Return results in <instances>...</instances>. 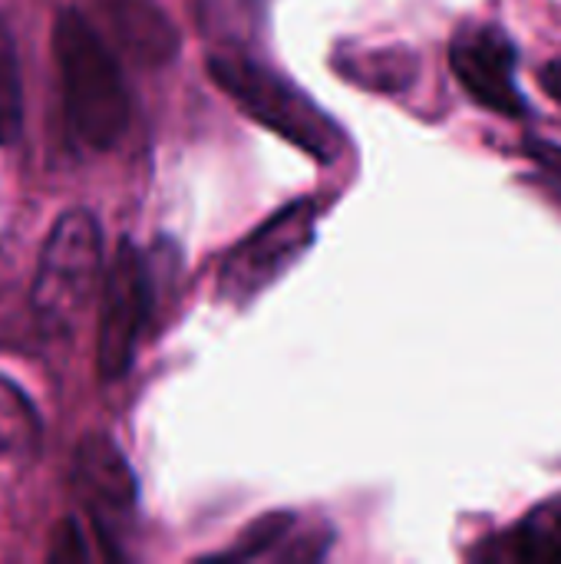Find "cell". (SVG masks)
I'll return each instance as SVG.
<instances>
[{"label":"cell","mask_w":561,"mask_h":564,"mask_svg":"<svg viewBox=\"0 0 561 564\" xmlns=\"http://www.w3.org/2000/svg\"><path fill=\"white\" fill-rule=\"evenodd\" d=\"M53 56L73 142L93 152L112 149L122 139L132 112L129 89L112 50L79 10L66 7L53 23Z\"/></svg>","instance_id":"obj_1"},{"label":"cell","mask_w":561,"mask_h":564,"mask_svg":"<svg viewBox=\"0 0 561 564\" xmlns=\"http://www.w3.org/2000/svg\"><path fill=\"white\" fill-rule=\"evenodd\" d=\"M208 76L241 112H248L284 142L298 145L311 159L334 162L341 155V126L304 89H298L245 50H215L208 56Z\"/></svg>","instance_id":"obj_2"},{"label":"cell","mask_w":561,"mask_h":564,"mask_svg":"<svg viewBox=\"0 0 561 564\" xmlns=\"http://www.w3.org/2000/svg\"><path fill=\"white\" fill-rule=\"evenodd\" d=\"M103 281V235L99 221L73 208L50 228L36 278L30 288V307L46 334H69L86 314L96 284Z\"/></svg>","instance_id":"obj_3"},{"label":"cell","mask_w":561,"mask_h":564,"mask_svg":"<svg viewBox=\"0 0 561 564\" xmlns=\"http://www.w3.org/2000/svg\"><path fill=\"white\" fill-rule=\"evenodd\" d=\"M314 231L317 202L301 198L284 205L278 215H271L225 254L218 271V294L231 304H248L308 251Z\"/></svg>","instance_id":"obj_4"},{"label":"cell","mask_w":561,"mask_h":564,"mask_svg":"<svg viewBox=\"0 0 561 564\" xmlns=\"http://www.w3.org/2000/svg\"><path fill=\"white\" fill-rule=\"evenodd\" d=\"M152 291H149V268L142 251L122 238L109 271L103 274V297H99V330H96V364L103 380H119L132 360L149 321Z\"/></svg>","instance_id":"obj_5"},{"label":"cell","mask_w":561,"mask_h":564,"mask_svg":"<svg viewBox=\"0 0 561 564\" xmlns=\"http://www.w3.org/2000/svg\"><path fill=\"white\" fill-rule=\"evenodd\" d=\"M450 66H453V76L460 79V86L483 109L499 112L506 119L526 116L529 102L516 79L519 50L503 26L473 23V26L460 30L450 43Z\"/></svg>","instance_id":"obj_6"},{"label":"cell","mask_w":561,"mask_h":564,"mask_svg":"<svg viewBox=\"0 0 561 564\" xmlns=\"http://www.w3.org/2000/svg\"><path fill=\"white\" fill-rule=\"evenodd\" d=\"M73 479L96 516H126L136 506V476L122 449L103 433H93L76 446Z\"/></svg>","instance_id":"obj_7"},{"label":"cell","mask_w":561,"mask_h":564,"mask_svg":"<svg viewBox=\"0 0 561 564\" xmlns=\"http://www.w3.org/2000/svg\"><path fill=\"white\" fill-rule=\"evenodd\" d=\"M109 30L119 50L142 63V66H159L169 63L179 50V30L172 20L149 0H112L109 10Z\"/></svg>","instance_id":"obj_8"},{"label":"cell","mask_w":561,"mask_h":564,"mask_svg":"<svg viewBox=\"0 0 561 564\" xmlns=\"http://www.w3.org/2000/svg\"><path fill=\"white\" fill-rule=\"evenodd\" d=\"M43 423L30 397L7 377H0V456L26 459L40 449Z\"/></svg>","instance_id":"obj_9"},{"label":"cell","mask_w":561,"mask_h":564,"mask_svg":"<svg viewBox=\"0 0 561 564\" xmlns=\"http://www.w3.org/2000/svg\"><path fill=\"white\" fill-rule=\"evenodd\" d=\"M516 555L522 562H561V499L522 522L516 532Z\"/></svg>","instance_id":"obj_10"},{"label":"cell","mask_w":561,"mask_h":564,"mask_svg":"<svg viewBox=\"0 0 561 564\" xmlns=\"http://www.w3.org/2000/svg\"><path fill=\"white\" fill-rule=\"evenodd\" d=\"M23 122V93H20V66L7 23L0 20V145H10L20 135Z\"/></svg>","instance_id":"obj_11"},{"label":"cell","mask_w":561,"mask_h":564,"mask_svg":"<svg viewBox=\"0 0 561 564\" xmlns=\"http://www.w3.org/2000/svg\"><path fill=\"white\" fill-rule=\"evenodd\" d=\"M344 73H350L357 83L374 86V89H400L413 76V59H403V53H397V50L370 53L367 59H350V66Z\"/></svg>","instance_id":"obj_12"},{"label":"cell","mask_w":561,"mask_h":564,"mask_svg":"<svg viewBox=\"0 0 561 564\" xmlns=\"http://www.w3.org/2000/svg\"><path fill=\"white\" fill-rule=\"evenodd\" d=\"M291 529H294L291 512H268L241 535V542L231 552H225V558H268V552L274 545L288 542Z\"/></svg>","instance_id":"obj_13"},{"label":"cell","mask_w":561,"mask_h":564,"mask_svg":"<svg viewBox=\"0 0 561 564\" xmlns=\"http://www.w3.org/2000/svg\"><path fill=\"white\" fill-rule=\"evenodd\" d=\"M526 152L536 159V165L542 172H549L555 182H561V142H552V139H529L526 142Z\"/></svg>","instance_id":"obj_14"},{"label":"cell","mask_w":561,"mask_h":564,"mask_svg":"<svg viewBox=\"0 0 561 564\" xmlns=\"http://www.w3.org/2000/svg\"><path fill=\"white\" fill-rule=\"evenodd\" d=\"M53 558L56 562H63V558H73V562L86 558V545L79 542V532H76L73 522H63V529H60V535L53 542Z\"/></svg>","instance_id":"obj_15"},{"label":"cell","mask_w":561,"mask_h":564,"mask_svg":"<svg viewBox=\"0 0 561 564\" xmlns=\"http://www.w3.org/2000/svg\"><path fill=\"white\" fill-rule=\"evenodd\" d=\"M539 79H542L546 93H549V96H552V99L561 106V59L546 63V66H542V73H539Z\"/></svg>","instance_id":"obj_16"}]
</instances>
